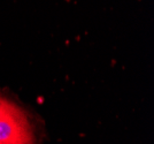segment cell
I'll return each mask as SVG.
<instances>
[{
  "mask_svg": "<svg viewBox=\"0 0 154 144\" xmlns=\"http://www.w3.org/2000/svg\"><path fill=\"white\" fill-rule=\"evenodd\" d=\"M0 144H35L26 114L11 102L0 117Z\"/></svg>",
  "mask_w": 154,
  "mask_h": 144,
  "instance_id": "6da1fadb",
  "label": "cell"
},
{
  "mask_svg": "<svg viewBox=\"0 0 154 144\" xmlns=\"http://www.w3.org/2000/svg\"><path fill=\"white\" fill-rule=\"evenodd\" d=\"M8 100H6L5 98H2V97H0V117H1V114L4 113L5 111V108H6V106L8 105Z\"/></svg>",
  "mask_w": 154,
  "mask_h": 144,
  "instance_id": "7a4b0ae2",
  "label": "cell"
}]
</instances>
